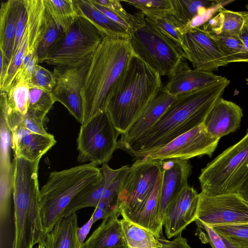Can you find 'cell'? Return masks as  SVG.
I'll return each mask as SVG.
<instances>
[{"mask_svg": "<svg viewBox=\"0 0 248 248\" xmlns=\"http://www.w3.org/2000/svg\"><path fill=\"white\" fill-rule=\"evenodd\" d=\"M76 212L63 216L46 233L43 243L45 248H83L78 236Z\"/></svg>", "mask_w": 248, "mask_h": 248, "instance_id": "cb8c5ba5", "label": "cell"}, {"mask_svg": "<svg viewBox=\"0 0 248 248\" xmlns=\"http://www.w3.org/2000/svg\"><path fill=\"white\" fill-rule=\"evenodd\" d=\"M158 239L162 244L161 248H191L187 240L182 236L181 233L171 240H167L162 233Z\"/></svg>", "mask_w": 248, "mask_h": 248, "instance_id": "bcb514c9", "label": "cell"}, {"mask_svg": "<svg viewBox=\"0 0 248 248\" xmlns=\"http://www.w3.org/2000/svg\"><path fill=\"white\" fill-rule=\"evenodd\" d=\"M162 87L159 73L134 55L106 109L120 134L126 131Z\"/></svg>", "mask_w": 248, "mask_h": 248, "instance_id": "277c9868", "label": "cell"}, {"mask_svg": "<svg viewBox=\"0 0 248 248\" xmlns=\"http://www.w3.org/2000/svg\"><path fill=\"white\" fill-rule=\"evenodd\" d=\"M120 215L114 214L103 219L100 225L84 243L83 248H112L123 244Z\"/></svg>", "mask_w": 248, "mask_h": 248, "instance_id": "4316f807", "label": "cell"}, {"mask_svg": "<svg viewBox=\"0 0 248 248\" xmlns=\"http://www.w3.org/2000/svg\"><path fill=\"white\" fill-rule=\"evenodd\" d=\"M173 15L182 28L195 18L203 9L221 5L223 1L215 0H171Z\"/></svg>", "mask_w": 248, "mask_h": 248, "instance_id": "4dcf8cb0", "label": "cell"}, {"mask_svg": "<svg viewBox=\"0 0 248 248\" xmlns=\"http://www.w3.org/2000/svg\"><path fill=\"white\" fill-rule=\"evenodd\" d=\"M199 180L205 195L239 193L248 180V129L241 140L202 169Z\"/></svg>", "mask_w": 248, "mask_h": 248, "instance_id": "8992f818", "label": "cell"}, {"mask_svg": "<svg viewBox=\"0 0 248 248\" xmlns=\"http://www.w3.org/2000/svg\"><path fill=\"white\" fill-rule=\"evenodd\" d=\"M46 9L64 32L68 31L79 17L72 0H44Z\"/></svg>", "mask_w": 248, "mask_h": 248, "instance_id": "f546056e", "label": "cell"}, {"mask_svg": "<svg viewBox=\"0 0 248 248\" xmlns=\"http://www.w3.org/2000/svg\"><path fill=\"white\" fill-rule=\"evenodd\" d=\"M129 40L136 55L161 76H170L185 59L182 49L146 17L144 26Z\"/></svg>", "mask_w": 248, "mask_h": 248, "instance_id": "52a82bcc", "label": "cell"}, {"mask_svg": "<svg viewBox=\"0 0 248 248\" xmlns=\"http://www.w3.org/2000/svg\"><path fill=\"white\" fill-rule=\"evenodd\" d=\"M40 159L14 157L13 198L14 235L12 248H33L44 240L38 179Z\"/></svg>", "mask_w": 248, "mask_h": 248, "instance_id": "3957f363", "label": "cell"}, {"mask_svg": "<svg viewBox=\"0 0 248 248\" xmlns=\"http://www.w3.org/2000/svg\"><path fill=\"white\" fill-rule=\"evenodd\" d=\"M55 102L51 92L30 88L29 108L46 115Z\"/></svg>", "mask_w": 248, "mask_h": 248, "instance_id": "ab89813d", "label": "cell"}, {"mask_svg": "<svg viewBox=\"0 0 248 248\" xmlns=\"http://www.w3.org/2000/svg\"><path fill=\"white\" fill-rule=\"evenodd\" d=\"M79 16L89 21L104 37L129 39L131 35L120 25L97 9L90 0H74Z\"/></svg>", "mask_w": 248, "mask_h": 248, "instance_id": "d4e9b609", "label": "cell"}, {"mask_svg": "<svg viewBox=\"0 0 248 248\" xmlns=\"http://www.w3.org/2000/svg\"><path fill=\"white\" fill-rule=\"evenodd\" d=\"M28 84L30 88L52 92L56 85V78L53 72L38 65Z\"/></svg>", "mask_w": 248, "mask_h": 248, "instance_id": "b9f144b4", "label": "cell"}, {"mask_svg": "<svg viewBox=\"0 0 248 248\" xmlns=\"http://www.w3.org/2000/svg\"><path fill=\"white\" fill-rule=\"evenodd\" d=\"M103 39L93 25L79 16L50 50L45 62L55 67L82 62L93 56Z\"/></svg>", "mask_w": 248, "mask_h": 248, "instance_id": "ba28073f", "label": "cell"}, {"mask_svg": "<svg viewBox=\"0 0 248 248\" xmlns=\"http://www.w3.org/2000/svg\"><path fill=\"white\" fill-rule=\"evenodd\" d=\"M38 63L36 50L32 49L29 51L23 58L12 85L19 81L28 83Z\"/></svg>", "mask_w": 248, "mask_h": 248, "instance_id": "60d3db41", "label": "cell"}, {"mask_svg": "<svg viewBox=\"0 0 248 248\" xmlns=\"http://www.w3.org/2000/svg\"><path fill=\"white\" fill-rule=\"evenodd\" d=\"M218 13L202 26L207 31L216 33L238 34L246 19L247 11L236 12L221 7Z\"/></svg>", "mask_w": 248, "mask_h": 248, "instance_id": "83f0119b", "label": "cell"}, {"mask_svg": "<svg viewBox=\"0 0 248 248\" xmlns=\"http://www.w3.org/2000/svg\"><path fill=\"white\" fill-rule=\"evenodd\" d=\"M195 221L198 228L203 230L205 232L201 231L199 234L201 239L204 238L212 248H227L223 239L213 228L197 219Z\"/></svg>", "mask_w": 248, "mask_h": 248, "instance_id": "ee69618b", "label": "cell"}, {"mask_svg": "<svg viewBox=\"0 0 248 248\" xmlns=\"http://www.w3.org/2000/svg\"><path fill=\"white\" fill-rule=\"evenodd\" d=\"M92 57L74 65L56 66L53 71L56 85L52 94L55 101L62 104L81 124L83 118L81 92Z\"/></svg>", "mask_w": 248, "mask_h": 248, "instance_id": "7c38bea8", "label": "cell"}, {"mask_svg": "<svg viewBox=\"0 0 248 248\" xmlns=\"http://www.w3.org/2000/svg\"><path fill=\"white\" fill-rule=\"evenodd\" d=\"M230 84V80L223 77L215 82L177 96L152 127L119 148L135 158H142L163 147L202 124Z\"/></svg>", "mask_w": 248, "mask_h": 248, "instance_id": "6da1fadb", "label": "cell"}, {"mask_svg": "<svg viewBox=\"0 0 248 248\" xmlns=\"http://www.w3.org/2000/svg\"><path fill=\"white\" fill-rule=\"evenodd\" d=\"M176 97L170 95L161 89L126 131L121 135L120 139L118 141L117 148L139 137L152 127Z\"/></svg>", "mask_w": 248, "mask_h": 248, "instance_id": "44dd1931", "label": "cell"}, {"mask_svg": "<svg viewBox=\"0 0 248 248\" xmlns=\"http://www.w3.org/2000/svg\"><path fill=\"white\" fill-rule=\"evenodd\" d=\"M147 18L163 34L172 40L182 49V26L172 14L158 18Z\"/></svg>", "mask_w": 248, "mask_h": 248, "instance_id": "f35d334b", "label": "cell"}, {"mask_svg": "<svg viewBox=\"0 0 248 248\" xmlns=\"http://www.w3.org/2000/svg\"><path fill=\"white\" fill-rule=\"evenodd\" d=\"M120 221L123 244L128 248H161L159 238L151 231L124 218Z\"/></svg>", "mask_w": 248, "mask_h": 248, "instance_id": "f1b7e54d", "label": "cell"}, {"mask_svg": "<svg viewBox=\"0 0 248 248\" xmlns=\"http://www.w3.org/2000/svg\"><path fill=\"white\" fill-rule=\"evenodd\" d=\"M36 248H45L43 241L38 244Z\"/></svg>", "mask_w": 248, "mask_h": 248, "instance_id": "816d5d0a", "label": "cell"}, {"mask_svg": "<svg viewBox=\"0 0 248 248\" xmlns=\"http://www.w3.org/2000/svg\"><path fill=\"white\" fill-rule=\"evenodd\" d=\"M182 49L194 69L213 72L228 64L218 44L202 25L183 34Z\"/></svg>", "mask_w": 248, "mask_h": 248, "instance_id": "5bb4252c", "label": "cell"}, {"mask_svg": "<svg viewBox=\"0 0 248 248\" xmlns=\"http://www.w3.org/2000/svg\"><path fill=\"white\" fill-rule=\"evenodd\" d=\"M161 181L160 187L158 220L162 221L166 208L170 202L188 185L192 172L188 160L170 158L160 161Z\"/></svg>", "mask_w": 248, "mask_h": 248, "instance_id": "2e32d148", "label": "cell"}, {"mask_svg": "<svg viewBox=\"0 0 248 248\" xmlns=\"http://www.w3.org/2000/svg\"><path fill=\"white\" fill-rule=\"evenodd\" d=\"M112 248H128L126 246L124 245V244H121L120 245H118Z\"/></svg>", "mask_w": 248, "mask_h": 248, "instance_id": "f5cc1de1", "label": "cell"}, {"mask_svg": "<svg viewBox=\"0 0 248 248\" xmlns=\"http://www.w3.org/2000/svg\"><path fill=\"white\" fill-rule=\"evenodd\" d=\"M243 117L240 106L220 97L209 111L202 124L211 136L220 139L237 130Z\"/></svg>", "mask_w": 248, "mask_h": 248, "instance_id": "d6986e66", "label": "cell"}, {"mask_svg": "<svg viewBox=\"0 0 248 248\" xmlns=\"http://www.w3.org/2000/svg\"><path fill=\"white\" fill-rule=\"evenodd\" d=\"M119 134L106 110L81 125L77 139L78 162L96 166L107 163L117 148Z\"/></svg>", "mask_w": 248, "mask_h": 248, "instance_id": "9c48e42d", "label": "cell"}, {"mask_svg": "<svg viewBox=\"0 0 248 248\" xmlns=\"http://www.w3.org/2000/svg\"><path fill=\"white\" fill-rule=\"evenodd\" d=\"M99 10L115 22L131 35L143 27L145 16L140 12L130 14L123 8L118 0H90Z\"/></svg>", "mask_w": 248, "mask_h": 248, "instance_id": "484cf974", "label": "cell"}, {"mask_svg": "<svg viewBox=\"0 0 248 248\" xmlns=\"http://www.w3.org/2000/svg\"><path fill=\"white\" fill-rule=\"evenodd\" d=\"M161 173L159 161L140 158L130 166L118 194L121 215L133 212L144 203Z\"/></svg>", "mask_w": 248, "mask_h": 248, "instance_id": "30bf717a", "label": "cell"}, {"mask_svg": "<svg viewBox=\"0 0 248 248\" xmlns=\"http://www.w3.org/2000/svg\"><path fill=\"white\" fill-rule=\"evenodd\" d=\"M28 17L22 37L14 52L7 74L0 92L7 93L15 78L16 73L25 54L36 49L44 28L46 10L44 0H26Z\"/></svg>", "mask_w": 248, "mask_h": 248, "instance_id": "9a60e30c", "label": "cell"}, {"mask_svg": "<svg viewBox=\"0 0 248 248\" xmlns=\"http://www.w3.org/2000/svg\"><path fill=\"white\" fill-rule=\"evenodd\" d=\"M101 176V168L90 163L50 173L39 194L40 215L46 233L63 216L74 197Z\"/></svg>", "mask_w": 248, "mask_h": 248, "instance_id": "5b68a950", "label": "cell"}, {"mask_svg": "<svg viewBox=\"0 0 248 248\" xmlns=\"http://www.w3.org/2000/svg\"><path fill=\"white\" fill-rule=\"evenodd\" d=\"M246 7L247 11L248 13V3L247 4Z\"/></svg>", "mask_w": 248, "mask_h": 248, "instance_id": "db71d44e", "label": "cell"}, {"mask_svg": "<svg viewBox=\"0 0 248 248\" xmlns=\"http://www.w3.org/2000/svg\"><path fill=\"white\" fill-rule=\"evenodd\" d=\"M46 115L29 108L27 112L21 117V123L29 130L38 134L47 135L43 122Z\"/></svg>", "mask_w": 248, "mask_h": 248, "instance_id": "7bdbcfd3", "label": "cell"}, {"mask_svg": "<svg viewBox=\"0 0 248 248\" xmlns=\"http://www.w3.org/2000/svg\"><path fill=\"white\" fill-rule=\"evenodd\" d=\"M135 55L129 39L103 38L92 57L82 90L81 125L106 110Z\"/></svg>", "mask_w": 248, "mask_h": 248, "instance_id": "7a4b0ae2", "label": "cell"}, {"mask_svg": "<svg viewBox=\"0 0 248 248\" xmlns=\"http://www.w3.org/2000/svg\"><path fill=\"white\" fill-rule=\"evenodd\" d=\"M184 60L169 76L168 82L162 88L170 95L178 96L215 82L223 77L213 72L191 69Z\"/></svg>", "mask_w": 248, "mask_h": 248, "instance_id": "ffe728a7", "label": "cell"}, {"mask_svg": "<svg viewBox=\"0 0 248 248\" xmlns=\"http://www.w3.org/2000/svg\"><path fill=\"white\" fill-rule=\"evenodd\" d=\"M10 129L14 157L35 161L40 159L56 143L53 135L32 132L26 128L21 122Z\"/></svg>", "mask_w": 248, "mask_h": 248, "instance_id": "ac0fdd59", "label": "cell"}, {"mask_svg": "<svg viewBox=\"0 0 248 248\" xmlns=\"http://www.w3.org/2000/svg\"><path fill=\"white\" fill-rule=\"evenodd\" d=\"M64 32L62 29L56 24L46 11L44 28L36 48L39 63L45 62L50 50L63 35Z\"/></svg>", "mask_w": 248, "mask_h": 248, "instance_id": "e575fe53", "label": "cell"}, {"mask_svg": "<svg viewBox=\"0 0 248 248\" xmlns=\"http://www.w3.org/2000/svg\"><path fill=\"white\" fill-rule=\"evenodd\" d=\"M0 188L10 190L13 188L14 165L10 159L12 136L10 133H0Z\"/></svg>", "mask_w": 248, "mask_h": 248, "instance_id": "836d02e7", "label": "cell"}, {"mask_svg": "<svg viewBox=\"0 0 248 248\" xmlns=\"http://www.w3.org/2000/svg\"><path fill=\"white\" fill-rule=\"evenodd\" d=\"M139 10L146 17L158 18L173 15L171 0H122Z\"/></svg>", "mask_w": 248, "mask_h": 248, "instance_id": "8d00e7d4", "label": "cell"}, {"mask_svg": "<svg viewBox=\"0 0 248 248\" xmlns=\"http://www.w3.org/2000/svg\"><path fill=\"white\" fill-rule=\"evenodd\" d=\"M93 218L92 216L89 220L81 227L78 229V236L80 243L84 244V240L89 233L92 226L93 224Z\"/></svg>", "mask_w": 248, "mask_h": 248, "instance_id": "7dc6e473", "label": "cell"}, {"mask_svg": "<svg viewBox=\"0 0 248 248\" xmlns=\"http://www.w3.org/2000/svg\"><path fill=\"white\" fill-rule=\"evenodd\" d=\"M100 168L102 172L100 180L78 193L66 208L63 216H68L84 208H96L105 191L121 170V167L112 169L107 163L103 164Z\"/></svg>", "mask_w": 248, "mask_h": 248, "instance_id": "603a6c76", "label": "cell"}, {"mask_svg": "<svg viewBox=\"0 0 248 248\" xmlns=\"http://www.w3.org/2000/svg\"><path fill=\"white\" fill-rule=\"evenodd\" d=\"M199 193L192 186H186L169 204L162 225L167 237L176 236L197 219Z\"/></svg>", "mask_w": 248, "mask_h": 248, "instance_id": "e0dca14e", "label": "cell"}, {"mask_svg": "<svg viewBox=\"0 0 248 248\" xmlns=\"http://www.w3.org/2000/svg\"><path fill=\"white\" fill-rule=\"evenodd\" d=\"M24 0H8L0 8V50L9 65L13 54L17 23Z\"/></svg>", "mask_w": 248, "mask_h": 248, "instance_id": "7402d4cb", "label": "cell"}, {"mask_svg": "<svg viewBox=\"0 0 248 248\" xmlns=\"http://www.w3.org/2000/svg\"><path fill=\"white\" fill-rule=\"evenodd\" d=\"M219 140L211 136L202 124L144 158L160 161L170 158L188 160L205 155L211 157Z\"/></svg>", "mask_w": 248, "mask_h": 248, "instance_id": "4fadbf2b", "label": "cell"}, {"mask_svg": "<svg viewBox=\"0 0 248 248\" xmlns=\"http://www.w3.org/2000/svg\"><path fill=\"white\" fill-rule=\"evenodd\" d=\"M238 37L248 51V18L245 20L238 34Z\"/></svg>", "mask_w": 248, "mask_h": 248, "instance_id": "681fc988", "label": "cell"}, {"mask_svg": "<svg viewBox=\"0 0 248 248\" xmlns=\"http://www.w3.org/2000/svg\"><path fill=\"white\" fill-rule=\"evenodd\" d=\"M239 194L244 200L248 202V180L244 185Z\"/></svg>", "mask_w": 248, "mask_h": 248, "instance_id": "f907efd6", "label": "cell"}, {"mask_svg": "<svg viewBox=\"0 0 248 248\" xmlns=\"http://www.w3.org/2000/svg\"><path fill=\"white\" fill-rule=\"evenodd\" d=\"M0 87H1L6 78L8 67L9 63L2 51L0 50Z\"/></svg>", "mask_w": 248, "mask_h": 248, "instance_id": "c3c4849f", "label": "cell"}, {"mask_svg": "<svg viewBox=\"0 0 248 248\" xmlns=\"http://www.w3.org/2000/svg\"><path fill=\"white\" fill-rule=\"evenodd\" d=\"M208 32L218 44L228 64L248 62V51L238 35Z\"/></svg>", "mask_w": 248, "mask_h": 248, "instance_id": "1f68e13d", "label": "cell"}, {"mask_svg": "<svg viewBox=\"0 0 248 248\" xmlns=\"http://www.w3.org/2000/svg\"><path fill=\"white\" fill-rule=\"evenodd\" d=\"M227 248H248V223L214 226Z\"/></svg>", "mask_w": 248, "mask_h": 248, "instance_id": "d590c367", "label": "cell"}, {"mask_svg": "<svg viewBox=\"0 0 248 248\" xmlns=\"http://www.w3.org/2000/svg\"><path fill=\"white\" fill-rule=\"evenodd\" d=\"M196 219L211 227L248 223V202L239 193L210 196L201 192Z\"/></svg>", "mask_w": 248, "mask_h": 248, "instance_id": "8fae6325", "label": "cell"}, {"mask_svg": "<svg viewBox=\"0 0 248 248\" xmlns=\"http://www.w3.org/2000/svg\"><path fill=\"white\" fill-rule=\"evenodd\" d=\"M130 169V166L128 165L121 167L120 172L106 189L96 206V208L102 211L105 218L114 214L120 215L118 202L119 192Z\"/></svg>", "mask_w": 248, "mask_h": 248, "instance_id": "d6a6232c", "label": "cell"}, {"mask_svg": "<svg viewBox=\"0 0 248 248\" xmlns=\"http://www.w3.org/2000/svg\"><path fill=\"white\" fill-rule=\"evenodd\" d=\"M30 87L27 82L19 81L12 85L7 93L8 108L22 116L29 108Z\"/></svg>", "mask_w": 248, "mask_h": 248, "instance_id": "74e56055", "label": "cell"}, {"mask_svg": "<svg viewBox=\"0 0 248 248\" xmlns=\"http://www.w3.org/2000/svg\"><path fill=\"white\" fill-rule=\"evenodd\" d=\"M28 17V12L26 0L22 8L16 30L13 54L16 50L25 31Z\"/></svg>", "mask_w": 248, "mask_h": 248, "instance_id": "f6af8a7d", "label": "cell"}]
</instances>
